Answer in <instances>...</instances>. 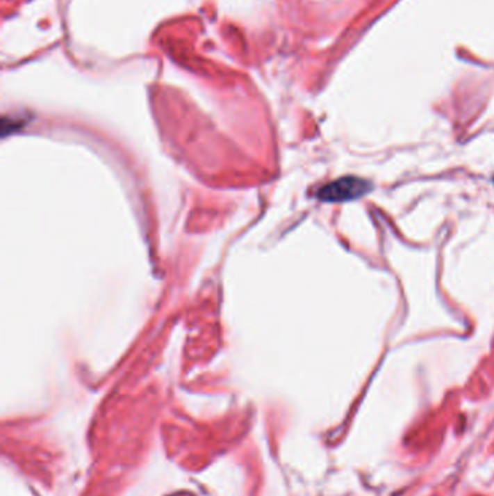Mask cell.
I'll return each mask as SVG.
<instances>
[{
    "mask_svg": "<svg viewBox=\"0 0 494 496\" xmlns=\"http://www.w3.org/2000/svg\"><path fill=\"white\" fill-rule=\"evenodd\" d=\"M372 189V184L359 177H344L323 186L318 198L323 202H347L360 199Z\"/></svg>",
    "mask_w": 494,
    "mask_h": 496,
    "instance_id": "6da1fadb",
    "label": "cell"
}]
</instances>
